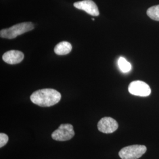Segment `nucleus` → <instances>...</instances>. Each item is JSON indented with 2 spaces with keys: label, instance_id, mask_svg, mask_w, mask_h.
I'll return each mask as SVG.
<instances>
[{
  "label": "nucleus",
  "instance_id": "1a4fd4ad",
  "mask_svg": "<svg viewBox=\"0 0 159 159\" xmlns=\"http://www.w3.org/2000/svg\"><path fill=\"white\" fill-rule=\"evenodd\" d=\"M72 50L71 44L67 41H62L56 45L54 48V52L57 55L63 56L70 53Z\"/></svg>",
  "mask_w": 159,
  "mask_h": 159
},
{
  "label": "nucleus",
  "instance_id": "20e7f679",
  "mask_svg": "<svg viewBox=\"0 0 159 159\" xmlns=\"http://www.w3.org/2000/svg\"><path fill=\"white\" fill-rule=\"evenodd\" d=\"M74 136L73 126L70 124H62L54 131L51 137L56 141L64 142L71 139Z\"/></svg>",
  "mask_w": 159,
  "mask_h": 159
},
{
  "label": "nucleus",
  "instance_id": "39448f33",
  "mask_svg": "<svg viewBox=\"0 0 159 159\" xmlns=\"http://www.w3.org/2000/svg\"><path fill=\"white\" fill-rule=\"evenodd\" d=\"M129 91L132 95L140 97H147L151 94L150 86L145 82L137 80L130 83L129 85Z\"/></svg>",
  "mask_w": 159,
  "mask_h": 159
},
{
  "label": "nucleus",
  "instance_id": "0eeeda50",
  "mask_svg": "<svg viewBox=\"0 0 159 159\" xmlns=\"http://www.w3.org/2000/svg\"><path fill=\"white\" fill-rule=\"evenodd\" d=\"M74 6L77 9L83 10L93 16H98L99 11L96 3L92 0H83L76 2Z\"/></svg>",
  "mask_w": 159,
  "mask_h": 159
},
{
  "label": "nucleus",
  "instance_id": "9b49d317",
  "mask_svg": "<svg viewBox=\"0 0 159 159\" xmlns=\"http://www.w3.org/2000/svg\"><path fill=\"white\" fill-rule=\"evenodd\" d=\"M118 65L120 70L123 73H128L131 69L130 63L128 62L125 58L120 57L118 60Z\"/></svg>",
  "mask_w": 159,
  "mask_h": 159
},
{
  "label": "nucleus",
  "instance_id": "f8f14e48",
  "mask_svg": "<svg viewBox=\"0 0 159 159\" xmlns=\"http://www.w3.org/2000/svg\"><path fill=\"white\" fill-rule=\"evenodd\" d=\"M8 141V137L3 133H0V148L4 147Z\"/></svg>",
  "mask_w": 159,
  "mask_h": 159
},
{
  "label": "nucleus",
  "instance_id": "6e6552de",
  "mask_svg": "<svg viewBox=\"0 0 159 159\" xmlns=\"http://www.w3.org/2000/svg\"><path fill=\"white\" fill-rule=\"evenodd\" d=\"M24 58V55L21 51L10 50L7 51L2 56L4 62L9 64H16L21 63Z\"/></svg>",
  "mask_w": 159,
  "mask_h": 159
},
{
  "label": "nucleus",
  "instance_id": "f257e3e1",
  "mask_svg": "<svg viewBox=\"0 0 159 159\" xmlns=\"http://www.w3.org/2000/svg\"><path fill=\"white\" fill-rule=\"evenodd\" d=\"M61 95L52 89H44L34 92L30 100L40 107H51L57 104L61 100Z\"/></svg>",
  "mask_w": 159,
  "mask_h": 159
},
{
  "label": "nucleus",
  "instance_id": "423d86ee",
  "mask_svg": "<svg viewBox=\"0 0 159 159\" xmlns=\"http://www.w3.org/2000/svg\"><path fill=\"white\" fill-rule=\"evenodd\" d=\"M97 127L100 132L110 134L117 130L119 125L116 120L110 117H105L98 121Z\"/></svg>",
  "mask_w": 159,
  "mask_h": 159
},
{
  "label": "nucleus",
  "instance_id": "7ed1b4c3",
  "mask_svg": "<svg viewBox=\"0 0 159 159\" xmlns=\"http://www.w3.org/2000/svg\"><path fill=\"white\" fill-rule=\"evenodd\" d=\"M147 151V148L143 145H131L123 148L119 153L121 159H138Z\"/></svg>",
  "mask_w": 159,
  "mask_h": 159
},
{
  "label": "nucleus",
  "instance_id": "f03ea898",
  "mask_svg": "<svg viewBox=\"0 0 159 159\" xmlns=\"http://www.w3.org/2000/svg\"><path fill=\"white\" fill-rule=\"evenodd\" d=\"M34 29V25L31 22H24L16 24L8 29L1 30L0 36L4 39H13L17 36L30 31Z\"/></svg>",
  "mask_w": 159,
  "mask_h": 159
},
{
  "label": "nucleus",
  "instance_id": "9d476101",
  "mask_svg": "<svg viewBox=\"0 0 159 159\" xmlns=\"http://www.w3.org/2000/svg\"><path fill=\"white\" fill-rule=\"evenodd\" d=\"M147 15L151 19L159 21V5L150 7L147 11Z\"/></svg>",
  "mask_w": 159,
  "mask_h": 159
}]
</instances>
